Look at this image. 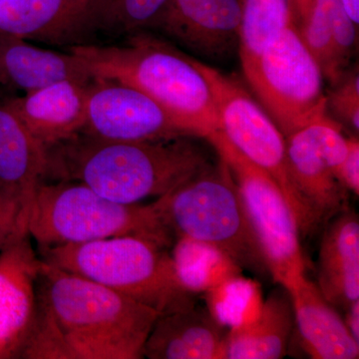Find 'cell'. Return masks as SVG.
<instances>
[{"label": "cell", "mask_w": 359, "mask_h": 359, "mask_svg": "<svg viewBox=\"0 0 359 359\" xmlns=\"http://www.w3.org/2000/svg\"><path fill=\"white\" fill-rule=\"evenodd\" d=\"M36 320L23 359H141L160 313L40 262Z\"/></svg>", "instance_id": "cell-1"}, {"label": "cell", "mask_w": 359, "mask_h": 359, "mask_svg": "<svg viewBox=\"0 0 359 359\" xmlns=\"http://www.w3.org/2000/svg\"><path fill=\"white\" fill-rule=\"evenodd\" d=\"M195 137L106 141L83 133L45 148L42 181L78 182L114 202L166 195L211 162Z\"/></svg>", "instance_id": "cell-2"}, {"label": "cell", "mask_w": 359, "mask_h": 359, "mask_svg": "<svg viewBox=\"0 0 359 359\" xmlns=\"http://www.w3.org/2000/svg\"><path fill=\"white\" fill-rule=\"evenodd\" d=\"M92 77L132 85L154 99L189 136L208 138L219 131L214 94L196 59L148 32L123 43L68 47Z\"/></svg>", "instance_id": "cell-3"}, {"label": "cell", "mask_w": 359, "mask_h": 359, "mask_svg": "<svg viewBox=\"0 0 359 359\" xmlns=\"http://www.w3.org/2000/svg\"><path fill=\"white\" fill-rule=\"evenodd\" d=\"M28 233L39 249L136 237L171 249L175 241L162 215L151 204H121L78 182L41 181L28 211Z\"/></svg>", "instance_id": "cell-4"}, {"label": "cell", "mask_w": 359, "mask_h": 359, "mask_svg": "<svg viewBox=\"0 0 359 359\" xmlns=\"http://www.w3.org/2000/svg\"><path fill=\"white\" fill-rule=\"evenodd\" d=\"M44 263L151 306L160 313L193 306L175 271L170 249L145 238L114 237L41 248Z\"/></svg>", "instance_id": "cell-5"}, {"label": "cell", "mask_w": 359, "mask_h": 359, "mask_svg": "<svg viewBox=\"0 0 359 359\" xmlns=\"http://www.w3.org/2000/svg\"><path fill=\"white\" fill-rule=\"evenodd\" d=\"M154 203L175 238L212 245L242 269L269 276L237 183L221 158Z\"/></svg>", "instance_id": "cell-6"}, {"label": "cell", "mask_w": 359, "mask_h": 359, "mask_svg": "<svg viewBox=\"0 0 359 359\" xmlns=\"http://www.w3.org/2000/svg\"><path fill=\"white\" fill-rule=\"evenodd\" d=\"M241 65L257 102L283 136L327 113L325 77L304 44L297 21L261 53Z\"/></svg>", "instance_id": "cell-7"}, {"label": "cell", "mask_w": 359, "mask_h": 359, "mask_svg": "<svg viewBox=\"0 0 359 359\" xmlns=\"http://www.w3.org/2000/svg\"><path fill=\"white\" fill-rule=\"evenodd\" d=\"M207 141L230 168L269 276L276 285L289 287L306 275V261L299 226L280 187L266 172L238 152L221 131Z\"/></svg>", "instance_id": "cell-8"}, {"label": "cell", "mask_w": 359, "mask_h": 359, "mask_svg": "<svg viewBox=\"0 0 359 359\" xmlns=\"http://www.w3.org/2000/svg\"><path fill=\"white\" fill-rule=\"evenodd\" d=\"M196 62L214 94L219 131L238 152L278 184L292 209L301 237H308L306 215L287 168L285 137L240 81L197 59Z\"/></svg>", "instance_id": "cell-9"}, {"label": "cell", "mask_w": 359, "mask_h": 359, "mask_svg": "<svg viewBox=\"0 0 359 359\" xmlns=\"http://www.w3.org/2000/svg\"><path fill=\"white\" fill-rule=\"evenodd\" d=\"M81 133L106 141L149 142L189 136L166 111L132 85L92 77Z\"/></svg>", "instance_id": "cell-10"}, {"label": "cell", "mask_w": 359, "mask_h": 359, "mask_svg": "<svg viewBox=\"0 0 359 359\" xmlns=\"http://www.w3.org/2000/svg\"><path fill=\"white\" fill-rule=\"evenodd\" d=\"M40 257L29 233L0 250V359H22L36 320Z\"/></svg>", "instance_id": "cell-11"}, {"label": "cell", "mask_w": 359, "mask_h": 359, "mask_svg": "<svg viewBox=\"0 0 359 359\" xmlns=\"http://www.w3.org/2000/svg\"><path fill=\"white\" fill-rule=\"evenodd\" d=\"M243 0H170L154 29L205 57L238 49Z\"/></svg>", "instance_id": "cell-12"}, {"label": "cell", "mask_w": 359, "mask_h": 359, "mask_svg": "<svg viewBox=\"0 0 359 359\" xmlns=\"http://www.w3.org/2000/svg\"><path fill=\"white\" fill-rule=\"evenodd\" d=\"M287 168L308 224V237L348 208V191L332 172L313 122L285 137Z\"/></svg>", "instance_id": "cell-13"}, {"label": "cell", "mask_w": 359, "mask_h": 359, "mask_svg": "<svg viewBox=\"0 0 359 359\" xmlns=\"http://www.w3.org/2000/svg\"><path fill=\"white\" fill-rule=\"evenodd\" d=\"M89 82L63 80L4 102L47 148L81 133Z\"/></svg>", "instance_id": "cell-14"}, {"label": "cell", "mask_w": 359, "mask_h": 359, "mask_svg": "<svg viewBox=\"0 0 359 359\" xmlns=\"http://www.w3.org/2000/svg\"><path fill=\"white\" fill-rule=\"evenodd\" d=\"M87 0H0V34L44 43H89Z\"/></svg>", "instance_id": "cell-15"}, {"label": "cell", "mask_w": 359, "mask_h": 359, "mask_svg": "<svg viewBox=\"0 0 359 359\" xmlns=\"http://www.w3.org/2000/svg\"><path fill=\"white\" fill-rule=\"evenodd\" d=\"M228 332L207 308L196 304L161 313L146 339L144 358L224 359Z\"/></svg>", "instance_id": "cell-16"}, {"label": "cell", "mask_w": 359, "mask_h": 359, "mask_svg": "<svg viewBox=\"0 0 359 359\" xmlns=\"http://www.w3.org/2000/svg\"><path fill=\"white\" fill-rule=\"evenodd\" d=\"M289 290L302 348L313 359H358L359 341L316 283L299 276Z\"/></svg>", "instance_id": "cell-17"}, {"label": "cell", "mask_w": 359, "mask_h": 359, "mask_svg": "<svg viewBox=\"0 0 359 359\" xmlns=\"http://www.w3.org/2000/svg\"><path fill=\"white\" fill-rule=\"evenodd\" d=\"M91 79L83 61L71 51H52L0 34V89L26 94L63 80Z\"/></svg>", "instance_id": "cell-18"}, {"label": "cell", "mask_w": 359, "mask_h": 359, "mask_svg": "<svg viewBox=\"0 0 359 359\" xmlns=\"http://www.w3.org/2000/svg\"><path fill=\"white\" fill-rule=\"evenodd\" d=\"M318 285L335 309L359 299V218L346 208L325 226L318 259Z\"/></svg>", "instance_id": "cell-19"}, {"label": "cell", "mask_w": 359, "mask_h": 359, "mask_svg": "<svg viewBox=\"0 0 359 359\" xmlns=\"http://www.w3.org/2000/svg\"><path fill=\"white\" fill-rule=\"evenodd\" d=\"M294 327L292 297L289 290L278 285L264 299L255 320L229 330L224 359L285 358Z\"/></svg>", "instance_id": "cell-20"}, {"label": "cell", "mask_w": 359, "mask_h": 359, "mask_svg": "<svg viewBox=\"0 0 359 359\" xmlns=\"http://www.w3.org/2000/svg\"><path fill=\"white\" fill-rule=\"evenodd\" d=\"M44 170V146L0 99V189L29 208Z\"/></svg>", "instance_id": "cell-21"}, {"label": "cell", "mask_w": 359, "mask_h": 359, "mask_svg": "<svg viewBox=\"0 0 359 359\" xmlns=\"http://www.w3.org/2000/svg\"><path fill=\"white\" fill-rule=\"evenodd\" d=\"M182 287L191 294H205L243 269L221 250L193 238L177 237L170 249Z\"/></svg>", "instance_id": "cell-22"}, {"label": "cell", "mask_w": 359, "mask_h": 359, "mask_svg": "<svg viewBox=\"0 0 359 359\" xmlns=\"http://www.w3.org/2000/svg\"><path fill=\"white\" fill-rule=\"evenodd\" d=\"M170 0H87L85 27L89 37L127 36L154 29Z\"/></svg>", "instance_id": "cell-23"}, {"label": "cell", "mask_w": 359, "mask_h": 359, "mask_svg": "<svg viewBox=\"0 0 359 359\" xmlns=\"http://www.w3.org/2000/svg\"><path fill=\"white\" fill-rule=\"evenodd\" d=\"M294 21L292 0H243L238 49L241 61L261 53Z\"/></svg>", "instance_id": "cell-24"}, {"label": "cell", "mask_w": 359, "mask_h": 359, "mask_svg": "<svg viewBox=\"0 0 359 359\" xmlns=\"http://www.w3.org/2000/svg\"><path fill=\"white\" fill-rule=\"evenodd\" d=\"M205 295L208 311L228 330L255 320L264 302L259 283L245 278L243 273Z\"/></svg>", "instance_id": "cell-25"}, {"label": "cell", "mask_w": 359, "mask_h": 359, "mask_svg": "<svg viewBox=\"0 0 359 359\" xmlns=\"http://www.w3.org/2000/svg\"><path fill=\"white\" fill-rule=\"evenodd\" d=\"M334 0H314L309 18L299 25L304 44L320 65L323 77L335 83L344 71L335 56L332 37V8Z\"/></svg>", "instance_id": "cell-26"}, {"label": "cell", "mask_w": 359, "mask_h": 359, "mask_svg": "<svg viewBox=\"0 0 359 359\" xmlns=\"http://www.w3.org/2000/svg\"><path fill=\"white\" fill-rule=\"evenodd\" d=\"M327 113L334 114V121L346 125L356 134L359 131V73L358 67L342 73L325 94Z\"/></svg>", "instance_id": "cell-27"}, {"label": "cell", "mask_w": 359, "mask_h": 359, "mask_svg": "<svg viewBox=\"0 0 359 359\" xmlns=\"http://www.w3.org/2000/svg\"><path fill=\"white\" fill-rule=\"evenodd\" d=\"M29 208L0 189V250L28 235Z\"/></svg>", "instance_id": "cell-28"}, {"label": "cell", "mask_w": 359, "mask_h": 359, "mask_svg": "<svg viewBox=\"0 0 359 359\" xmlns=\"http://www.w3.org/2000/svg\"><path fill=\"white\" fill-rule=\"evenodd\" d=\"M332 22L335 56L340 69L346 71L358 44V25L347 15L340 0L332 4Z\"/></svg>", "instance_id": "cell-29"}, {"label": "cell", "mask_w": 359, "mask_h": 359, "mask_svg": "<svg viewBox=\"0 0 359 359\" xmlns=\"http://www.w3.org/2000/svg\"><path fill=\"white\" fill-rule=\"evenodd\" d=\"M348 152L340 168L339 180L348 192L359 196V140L358 136L347 137Z\"/></svg>", "instance_id": "cell-30"}, {"label": "cell", "mask_w": 359, "mask_h": 359, "mask_svg": "<svg viewBox=\"0 0 359 359\" xmlns=\"http://www.w3.org/2000/svg\"><path fill=\"white\" fill-rule=\"evenodd\" d=\"M344 313L346 316L344 320L347 328L353 334L354 339L359 341V299L349 304Z\"/></svg>", "instance_id": "cell-31"}, {"label": "cell", "mask_w": 359, "mask_h": 359, "mask_svg": "<svg viewBox=\"0 0 359 359\" xmlns=\"http://www.w3.org/2000/svg\"><path fill=\"white\" fill-rule=\"evenodd\" d=\"M292 2H294L297 25H299L309 18L314 0H292Z\"/></svg>", "instance_id": "cell-32"}, {"label": "cell", "mask_w": 359, "mask_h": 359, "mask_svg": "<svg viewBox=\"0 0 359 359\" xmlns=\"http://www.w3.org/2000/svg\"><path fill=\"white\" fill-rule=\"evenodd\" d=\"M342 6L346 9L347 15L358 25L359 23V0H340Z\"/></svg>", "instance_id": "cell-33"}]
</instances>
